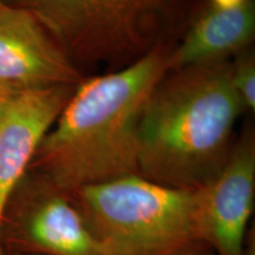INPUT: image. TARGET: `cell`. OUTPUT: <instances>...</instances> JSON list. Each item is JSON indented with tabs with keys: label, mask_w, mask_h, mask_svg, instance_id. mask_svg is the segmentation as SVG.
<instances>
[{
	"label": "cell",
	"mask_w": 255,
	"mask_h": 255,
	"mask_svg": "<svg viewBox=\"0 0 255 255\" xmlns=\"http://www.w3.org/2000/svg\"><path fill=\"white\" fill-rule=\"evenodd\" d=\"M168 46L116 71L84 78L41 141L27 170L65 193L138 173L139 126L169 72Z\"/></svg>",
	"instance_id": "6da1fadb"
},
{
	"label": "cell",
	"mask_w": 255,
	"mask_h": 255,
	"mask_svg": "<svg viewBox=\"0 0 255 255\" xmlns=\"http://www.w3.org/2000/svg\"><path fill=\"white\" fill-rule=\"evenodd\" d=\"M244 110L227 60L165 75L139 126V176L180 190L208 186L231 157L233 130Z\"/></svg>",
	"instance_id": "7a4b0ae2"
},
{
	"label": "cell",
	"mask_w": 255,
	"mask_h": 255,
	"mask_svg": "<svg viewBox=\"0 0 255 255\" xmlns=\"http://www.w3.org/2000/svg\"><path fill=\"white\" fill-rule=\"evenodd\" d=\"M81 65L126 68L167 46L199 0H15Z\"/></svg>",
	"instance_id": "3957f363"
},
{
	"label": "cell",
	"mask_w": 255,
	"mask_h": 255,
	"mask_svg": "<svg viewBox=\"0 0 255 255\" xmlns=\"http://www.w3.org/2000/svg\"><path fill=\"white\" fill-rule=\"evenodd\" d=\"M70 197L103 255H189L208 248L196 232L197 190L132 175L84 187Z\"/></svg>",
	"instance_id": "277c9868"
},
{
	"label": "cell",
	"mask_w": 255,
	"mask_h": 255,
	"mask_svg": "<svg viewBox=\"0 0 255 255\" xmlns=\"http://www.w3.org/2000/svg\"><path fill=\"white\" fill-rule=\"evenodd\" d=\"M0 247L34 255H103L70 194L32 170L6 202Z\"/></svg>",
	"instance_id": "5b68a950"
},
{
	"label": "cell",
	"mask_w": 255,
	"mask_h": 255,
	"mask_svg": "<svg viewBox=\"0 0 255 255\" xmlns=\"http://www.w3.org/2000/svg\"><path fill=\"white\" fill-rule=\"evenodd\" d=\"M254 200L255 145L253 137L247 135L234 145L221 173L197 190L199 240L215 255H245Z\"/></svg>",
	"instance_id": "8992f818"
},
{
	"label": "cell",
	"mask_w": 255,
	"mask_h": 255,
	"mask_svg": "<svg viewBox=\"0 0 255 255\" xmlns=\"http://www.w3.org/2000/svg\"><path fill=\"white\" fill-rule=\"evenodd\" d=\"M82 71L30 11L0 9V84L21 92L81 83Z\"/></svg>",
	"instance_id": "52a82bcc"
},
{
	"label": "cell",
	"mask_w": 255,
	"mask_h": 255,
	"mask_svg": "<svg viewBox=\"0 0 255 255\" xmlns=\"http://www.w3.org/2000/svg\"><path fill=\"white\" fill-rule=\"evenodd\" d=\"M73 90V87H53L21 91L6 108L0 119V220L9 195Z\"/></svg>",
	"instance_id": "ba28073f"
},
{
	"label": "cell",
	"mask_w": 255,
	"mask_h": 255,
	"mask_svg": "<svg viewBox=\"0 0 255 255\" xmlns=\"http://www.w3.org/2000/svg\"><path fill=\"white\" fill-rule=\"evenodd\" d=\"M254 34V0H199L182 41L169 53V71L226 60Z\"/></svg>",
	"instance_id": "9c48e42d"
},
{
	"label": "cell",
	"mask_w": 255,
	"mask_h": 255,
	"mask_svg": "<svg viewBox=\"0 0 255 255\" xmlns=\"http://www.w3.org/2000/svg\"><path fill=\"white\" fill-rule=\"evenodd\" d=\"M232 85L245 109H255V60L251 53L231 63Z\"/></svg>",
	"instance_id": "30bf717a"
},
{
	"label": "cell",
	"mask_w": 255,
	"mask_h": 255,
	"mask_svg": "<svg viewBox=\"0 0 255 255\" xmlns=\"http://www.w3.org/2000/svg\"><path fill=\"white\" fill-rule=\"evenodd\" d=\"M17 94H19V92L0 84V119L4 115L6 108L8 107L9 102L13 100V97Z\"/></svg>",
	"instance_id": "8fae6325"
},
{
	"label": "cell",
	"mask_w": 255,
	"mask_h": 255,
	"mask_svg": "<svg viewBox=\"0 0 255 255\" xmlns=\"http://www.w3.org/2000/svg\"><path fill=\"white\" fill-rule=\"evenodd\" d=\"M189 255H215L213 253L212 250H209V248H202V250L195 252V253H191Z\"/></svg>",
	"instance_id": "7c38bea8"
},
{
	"label": "cell",
	"mask_w": 255,
	"mask_h": 255,
	"mask_svg": "<svg viewBox=\"0 0 255 255\" xmlns=\"http://www.w3.org/2000/svg\"><path fill=\"white\" fill-rule=\"evenodd\" d=\"M0 255H34V254H23V253H15V252L0 250Z\"/></svg>",
	"instance_id": "4fadbf2b"
},
{
	"label": "cell",
	"mask_w": 255,
	"mask_h": 255,
	"mask_svg": "<svg viewBox=\"0 0 255 255\" xmlns=\"http://www.w3.org/2000/svg\"><path fill=\"white\" fill-rule=\"evenodd\" d=\"M4 6H5V4H4V2H2V0H0V9L4 7Z\"/></svg>",
	"instance_id": "5bb4252c"
}]
</instances>
